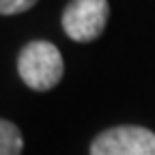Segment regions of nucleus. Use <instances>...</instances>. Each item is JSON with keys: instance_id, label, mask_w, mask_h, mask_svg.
Returning <instances> with one entry per match:
<instances>
[{"instance_id": "1", "label": "nucleus", "mask_w": 155, "mask_h": 155, "mask_svg": "<svg viewBox=\"0 0 155 155\" xmlns=\"http://www.w3.org/2000/svg\"><path fill=\"white\" fill-rule=\"evenodd\" d=\"M17 73L22 82L32 91H50L63 80L65 63L63 54L50 41H30L19 50Z\"/></svg>"}, {"instance_id": "2", "label": "nucleus", "mask_w": 155, "mask_h": 155, "mask_svg": "<svg viewBox=\"0 0 155 155\" xmlns=\"http://www.w3.org/2000/svg\"><path fill=\"white\" fill-rule=\"evenodd\" d=\"M110 17L108 0H69L61 24L71 41L91 43L99 37Z\"/></svg>"}, {"instance_id": "3", "label": "nucleus", "mask_w": 155, "mask_h": 155, "mask_svg": "<svg viewBox=\"0 0 155 155\" xmlns=\"http://www.w3.org/2000/svg\"><path fill=\"white\" fill-rule=\"evenodd\" d=\"M91 155H155V131L140 125L104 129L91 142Z\"/></svg>"}, {"instance_id": "4", "label": "nucleus", "mask_w": 155, "mask_h": 155, "mask_svg": "<svg viewBox=\"0 0 155 155\" xmlns=\"http://www.w3.org/2000/svg\"><path fill=\"white\" fill-rule=\"evenodd\" d=\"M24 138L19 127L7 119H0V155H22Z\"/></svg>"}, {"instance_id": "5", "label": "nucleus", "mask_w": 155, "mask_h": 155, "mask_svg": "<svg viewBox=\"0 0 155 155\" xmlns=\"http://www.w3.org/2000/svg\"><path fill=\"white\" fill-rule=\"evenodd\" d=\"M39 0H0V15H17L32 9Z\"/></svg>"}]
</instances>
